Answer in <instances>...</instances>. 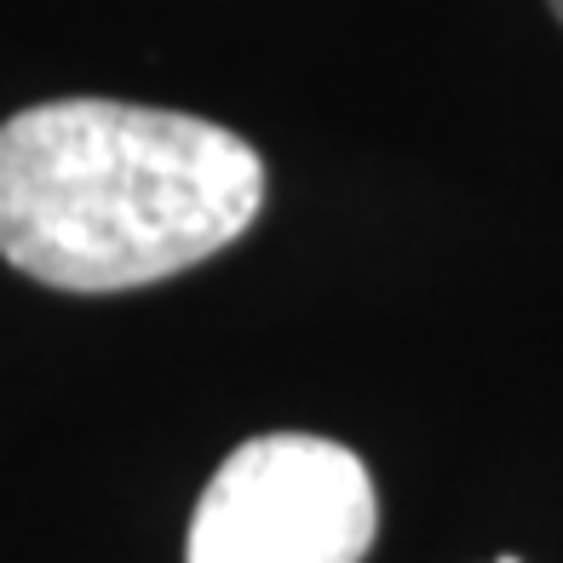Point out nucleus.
<instances>
[{"instance_id":"f03ea898","label":"nucleus","mask_w":563,"mask_h":563,"mask_svg":"<svg viewBox=\"0 0 563 563\" xmlns=\"http://www.w3.org/2000/svg\"><path fill=\"white\" fill-rule=\"evenodd\" d=\"M379 529L374 477L345 443L271 431L213 472L185 563H363Z\"/></svg>"},{"instance_id":"f257e3e1","label":"nucleus","mask_w":563,"mask_h":563,"mask_svg":"<svg viewBox=\"0 0 563 563\" xmlns=\"http://www.w3.org/2000/svg\"><path fill=\"white\" fill-rule=\"evenodd\" d=\"M260 208V150L219 121L115 98L0 121V253L46 288H150L213 260Z\"/></svg>"},{"instance_id":"7ed1b4c3","label":"nucleus","mask_w":563,"mask_h":563,"mask_svg":"<svg viewBox=\"0 0 563 563\" xmlns=\"http://www.w3.org/2000/svg\"><path fill=\"white\" fill-rule=\"evenodd\" d=\"M495 563H523V558H511V552H506V558H495Z\"/></svg>"},{"instance_id":"20e7f679","label":"nucleus","mask_w":563,"mask_h":563,"mask_svg":"<svg viewBox=\"0 0 563 563\" xmlns=\"http://www.w3.org/2000/svg\"><path fill=\"white\" fill-rule=\"evenodd\" d=\"M552 12H558V18H563V0H552Z\"/></svg>"}]
</instances>
